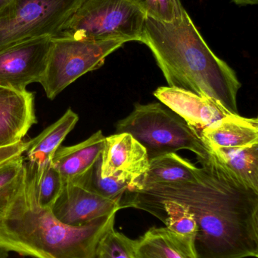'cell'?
<instances>
[{
	"label": "cell",
	"mask_w": 258,
	"mask_h": 258,
	"mask_svg": "<svg viewBox=\"0 0 258 258\" xmlns=\"http://www.w3.org/2000/svg\"><path fill=\"white\" fill-rule=\"evenodd\" d=\"M201 141L211 150L236 148L258 144L257 118L230 114L212 123L203 132Z\"/></svg>",
	"instance_id": "5bb4252c"
},
{
	"label": "cell",
	"mask_w": 258,
	"mask_h": 258,
	"mask_svg": "<svg viewBox=\"0 0 258 258\" xmlns=\"http://www.w3.org/2000/svg\"><path fill=\"white\" fill-rule=\"evenodd\" d=\"M198 170V167L175 153L162 155L149 161L146 172L138 180L134 190L160 183L194 180Z\"/></svg>",
	"instance_id": "ac0fdd59"
},
{
	"label": "cell",
	"mask_w": 258,
	"mask_h": 258,
	"mask_svg": "<svg viewBox=\"0 0 258 258\" xmlns=\"http://www.w3.org/2000/svg\"><path fill=\"white\" fill-rule=\"evenodd\" d=\"M36 123L34 95L0 86V147L23 141Z\"/></svg>",
	"instance_id": "7c38bea8"
},
{
	"label": "cell",
	"mask_w": 258,
	"mask_h": 258,
	"mask_svg": "<svg viewBox=\"0 0 258 258\" xmlns=\"http://www.w3.org/2000/svg\"><path fill=\"white\" fill-rule=\"evenodd\" d=\"M121 209L118 202L108 200L71 182H66L51 211L63 224L79 227L117 213Z\"/></svg>",
	"instance_id": "9c48e42d"
},
{
	"label": "cell",
	"mask_w": 258,
	"mask_h": 258,
	"mask_svg": "<svg viewBox=\"0 0 258 258\" xmlns=\"http://www.w3.org/2000/svg\"><path fill=\"white\" fill-rule=\"evenodd\" d=\"M0 258H10L9 251L0 246Z\"/></svg>",
	"instance_id": "83f0119b"
},
{
	"label": "cell",
	"mask_w": 258,
	"mask_h": 258,
	"mask_svg": "<svg viewBox=\"0 0 258 258\" xmlns=\"http://www.w3.org/2000/svg\"><path fill=\"white\" fill-rule=\"evenodd\" d=\"M140 42L151 50L169 87L210 98L239 114L242 84L236 72L209 48L186 11L172 23L146 17Z\"/></svg>",
	"instance_id": "7a4b0ae2"
},
{
	"label": "cell",
	"mask_w": 258,
	"mask_h": 258,
	"mask_svg": "<svg viewBox=\"0 0 258 258\" xmlns=\"http://www.w3.org/2000/svg\"><path fill=\"white\" fill-rule=\"evenodd\" d=\"M17 0H0V12L7 9L11 5L13 4Z\"/></svg>",
	"instance_id": "4316f807"
},
{
	"label": "cell",
	"mask_w": 258,
	"mask_h": 258,
	"mask_svg": "<svg viewBox=\"0 0 258 258\" xmlns=\"http://www.w3.org/2000/svg\"><path fill=\"white\" fill-rule=\"evenodd\" d=\"M124 43L121 40L95 41L68 36L53 37L46 70L39 82L47 98L54 99L77 79L101 68L106 57Z\"/></svg>",
	"instance_id": "8992f818"
},
{
	"label": "cell",
	"mask_w": 258,
	"mask_h": 258,
	"mask_svg": "<svg viewBox=\"0 0 258 258\" xmlns=\"http://www.w3.org/2000/svg\"><path fill=\"white\" fill-rule=\"evenodd\" d=\"M159 218L170 230L185 236H195L197 225L189 209L174 201H165L145 209Z\"/></svg>",
	"instance_id": "7402d4cb"
},
{
	"label": "cell",
	"mask_w": 258,
	"mask_h": 258,
	"mask_svg": "<svg viewBox=\"0 0 258 258\" xmlns=\"http://www.w3.org/2000/svg\"><path fill=\"white\" fill-rule=\"evenodd\" d=\"M79 116L68 109L56 122L47 127L39 135L28 141L25 153L27 161L42 165L51 160L56 150L62 146L68 134L74 128Z\"/></svg>",
	"instance_id": "e0dca14e"
},
{
	"label": "cell",
	"mask_w": 258,
	"mask_h": 258,
	"mask_svg": "<svg viewBox=\"0 0 258 258\" xmlns=\"http://www.w3.org/2000/svg\"><path fill=\"white\" fill-rule=\"evenodd\" d=\"M154 95L181 117L200 139L208 127L231 114L210 98L177 88L162 86L154 91Z\"/></svg>",
	"instance_id": "30bf717a"
},
{
	"label": "cell",
	"mask_w": 258,
	"mask_h": 258,
	"mask_svg": "<svg viewBox=\"0 0 258 258\" xmlns=\"http://www.w3.org/2000/svg\"><path fill=\"white\" fill-rule=\"evenodd\" d=\"M70 182L118 203H121V199L127 191L134 190L136 188V180L129 177L101 176V156L88 171Z\"/></svg>",
	"instance_id": "d6986e66"
},
{
	"label": "cell",
	"mask_w": 258,
	"mask_h": 258,
	"mask_svg": "<svg viewBox=\"0 0 258 258\" xmlns=\"http://www.w3.org/2000/svg\"><path fill=\"white\" fill-rule=\"evenodd\" d=\"M83 0H17L0 12V48L58 36Z\"/></svg>",
	"instance_id": "52a82bcc"
},
{
	"label": "cell",
	"mask_w": 258,
	"mask_h": 258,
	"mask_svg": "<svg viewBox=\"0 0 258 258\" xmlns=\"http://www.w3.org/2000/svg\"><path fill=\"white\" fill-rule=\"evenodd\" d=\"M139 8L146 17L172 23L182 20L186 9L180 0H127Z\"/></svg>",
	"instance_id": "603a6c76"
},
{
	"label": "cell",
	"mask_w": 258,
	"mask_h": 258,
	"mask_svg": "<svg viewBox=\"0 0 258 258\" xmlns=\"http://www.w3.org/2000/svg\"><path fill=\"white\" fill-rule=\"evenodd\" d=\"M135 258H198L195 236L179 234L168 227H151L133 240Z\"/></svg>",
	"instance_id": "4fadbf2b"
},
{
	"label": "cell",
	"mask_w": 258,
	"mask_h": 258,
	"mask_svg": "<svg viewBox=\"0 0 258 258\" xmlns=\"http://www.w3.org/2000/svg\"><path fill=\"white\" fill-rule=\"evenodd\" d=\"M95 258H135L133 240L112 228L100 241Z\"/></svg>",
	"instance_id": "cb8c5ba5"
},
{
	"label": "cell",
	"mask_w": 258,
	"mask_h": 258,
	"mask_svg": "<svg viewBox=\"0 0 258 258\" xmlns=\"http://www.w3.org/2000/svg\"><path fill=\"white\" fill-rule=\"evenodd\" d=\"M196 178L127 191L121 209L145 211L165 201L188 208L197 225L198 258L258 256V192L235 180L212 155L199 162Z\"/></svg>",
	"instance_id": "6da1fadb"
},
{
	"label": "cell",
	"mask_w": 258,
	"mask_h": 258,
	"mask_svg": "<svg viewBox=\"0 0 258 258\" xmlns=\"http://www.w3.org/2000/svg\"><path fill=\"white\" fill-rule=\"evenodd\" d=\"M149 159L145 149L130 134L106 137L101 154L103 177L123 176L137 181L145 172Z\"/></svg>",
	"instance_id": "8fae6325"
},
{
	"label": "cell",
	"mask_w": 258,
	"mask_h": 258,
	"mask_svg": "<svg viewBox=\"0 0 258 258\" xmlns=\"http://www.w3.org/2000/svg\"><path fill=\"white\" fill-rule=\"evenodd\" d=\"M212 155L235 180L258 192V144L215 149Z\"/></svg>",
	"instance_id": "2e32d148"
},
{
	"label": "cell",
	"mask_w": 258,
	"mask_h": 258,
	"mask_svg": "<svg viewBox=\"0 0 258 258\" xmlns=\"http://www.w3.org/2000/svg\"><path fill=\"white\" fill-rule=\"evenodd\" d=\"M130 134L146 150L149 161L162 155L188 150L198 162L212 152L184 120L162 103L136 104L130 115L117 124L115 134Z\"/></svg>",
	"instance_id": "277c9868"
},
{
	"label": "cell",
	"mask_w": 258,
	"mask_h": 258,
	"mask_svg": "<svg viewBox=\"0 0 258 258\" xmlns=\"http://www.w3.org/2000/svg\"><path fill=\"white\" fill-rule=\"evenodd\" d=\"M28 146V141H21L11 145L0 147V165L17 156H22Z\"/></svg>",
	"instance_id": "d4e9b609"
},
{
	"label": "cell",
	"mask_w": 258,
	"mask_h": 258,
	"mask_svg": "<svg viewBox=\"0 0 258 258\" xmlns=\"http://www.w3.org/2000/svg\"><path fill=\"white\" fill-rule=\"evenodd\" d=\"M64 184L65 182L51 160L42 165L35 164L33 189L39 207L51 209L60 196Z\"/></svg>",
	"instance_id": "44dd1931"
},
{
	"label": "cell",
	"mask_w": 258,
	"mask_h": 258,
	"mask_svg": "<svg viewBox=\"0 0 258 258\" xmlns=\"http://www.w3.org/2000/svg\"><path fill=\"white\" fill-rule=\"evenodd\" d=\"M106 137L101 131L75 145L61 146L51 159L64 182H70L89 169L101 156Z\"/></svg>",
	"instance_id": "9a60e30c"
},
{
	"label": "cell",
	"mask_w": 258,
	"mask_h": 258,
	"mask_svg": "<svg viewBox=\"0 0 258 258\" xmlns=\"http://www.w3.org/2000/svg\"><path fill=\"white\" fill-rule=\"evenodd\" d=\"M25 174V159L23 156L0 165V221L22 190Z\"/></svg>",
	"instance_id": "ffe728a7"
},
{
	"label": "cell",
	"mask_w": 258,
	"mask_h": 258,
	"mask_svg": "<svg viewBox=\"0 0 258 258\" xmlns=\"http://www.w3.org/2000/svg\"><path fill=\"white\" fill-rule=\"evenodd\" d=\"M145 18L127 0H83L58 36L140 42Z\"/></svg>",
	"instance_id": "5b68a950"
},
{
	"label": "cell",
	"mask_w": 258,
	"mask_h": 258,
	"mask_svg": "<svg viewBox=\"0 0 258 258\" xmlns=\"http://www.w3.org/2000/svg\"><path fill=\"white\" fill-rule=\"evenodd\" d=\"M34 166L25 161L24 187L0 221V246L24 257L95 258L100 241L114 228L116 213L79 227L63 224L51 209L38 206Z\"/></svg>",
	"instance_id": "3957f363"
},
{
	"label": "cell",
	"mask_w": 258,
	"mask_h": 258,
	"mask_svg": "<svg viewBox=\"0 0 258 258\" xmlns=\"http://www.w3.org/2000/svg\"><path fill=\"white\" fill-rule=\"evenodd\" d=\"M51 46V36H41L0 48V86L24 90L32 83H39Z\"/></svg>",
	"instance_id": "ba28073f"
},
{
	"label": "cell",
	"mask_w": 258,
	"mask_h": 258,
	"mask_svg": "<svg viewBox=\"0 0 258 258\" xmlns=\"http://www.w3.org/2000/svg\"><path fill=\"white\" fill-rule=\"evenodd\" d=\"M233 2L238 6H247V5L254 6L258 3V0H233Z\"/></svg>",
	"instance_id": "484cf974"
}]
</instances>
